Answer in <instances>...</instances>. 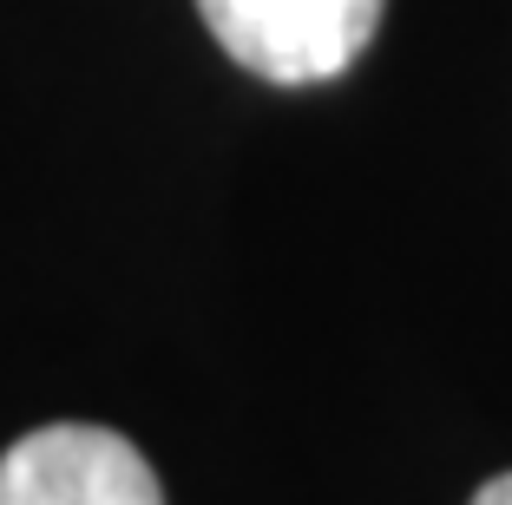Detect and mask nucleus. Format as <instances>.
<instances>
[{
	"mask_svg": "<svg viewBox=\"0 0 512 505\" xmlns=\"http://www.w3.org/2000/svg\"><path fill=\"white\" fill-rule=\"evenodd\" d=\"M381 7L388 0H197L211 40L270 86L348 73L375 40Z\"/></svg>",
	"mask_w": 512,
	"mask_h": 505,
	"instance_id": "obj_1",
	"label": "nucleus"
},
{
	"mask_svg": "<svg viewBox=\"0 0 512 505\" xmlns=\"http://www.w3.org/2000/svg\"><path fill=\"white\" fill-rule=\"evenodd\" d=\"M0 505H165V492L112 427H40L0 453Z\"/></svg>",
	"mask_w": 512,
	"mask_h": 505,
	"instance_id": "obj_2",
	"label": "nucleus"
},
{
	"mask_svg": "<svg viewBox=\"0 0 512 505\" xmlns=\"http://www.w3.org/2000/svg\"><path fill=\"white\" fill-rule=\"evenodd\" d=\"M473 505H512V473H499V479H486L480 492H473Z\"/></svg>",
	"mask_w": 512,
	"mask_h": 505,
	"instance_id": "obj_3",
	"label": "nucleus"
}]
</instances>
